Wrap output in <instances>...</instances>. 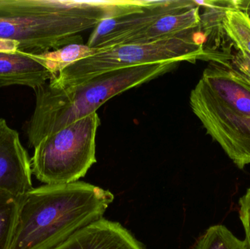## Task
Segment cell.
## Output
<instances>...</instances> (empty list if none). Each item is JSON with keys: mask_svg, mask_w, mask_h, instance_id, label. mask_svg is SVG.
<instances>
[{"mask_svg": "<svg viewBox=\"0 0 250 249\" xmlns=\"http://www.w3.org/2000/svg\"><path fill=\"white\" fill-rule=\"evenodd\" d=\"M149 1L0 0V38L38 55L83 42L81 33L104 20L141 11Z\"/></svg>", "mask_w": 250, "mask_h": 249, "instance_id": "1", "label": "cell"}, {"mask_svg": "<svg viewBox=\"0 0 250 249\" xmlns=\"http://www.w3.org/2000/svg\"><path fill=\"white\" fill-rule=\"evenodd\" d=\"M114 196L83 182L32 188L21 199L11 249H52L102 219Z\"/></svg>", "mask_w": 250, "mask_h": 249, "instance_id": "2", "label": "cell"}, {"mask_svg": "<svg viewBox=\"0 0 250 249\" xmlns=\"http://www.w3.org/2000/svg\"><path fill=\"white\" fill-rule=\"evenodd\" d=\"M179 63L170 61L120 69L64 89L51 87L48 82L36 88L35 111L26 127L29 146L35 148L46 136L96 113L114 96L172 71Z\"/></svg>", "mask_w": 250, "mask_h": 249, "instance_id": "3", "label": "cell"}, {"mask_svg": "<svg viewBox=\"0 0 250 249\" xmlns=\"http://www.w3.org/2000/svg\"><path fill=\"white\" fill-rule=\"evenodd\" d=\"M200 31L201 27L190 29L149 43L102 48L98 54L76 61L53 76L48 84L56 89H64L120 69L170 61L195 63L204 54V42L198 37Z\"/></svg>", "mask_w": 250, "mask_h": 249, "instance_id": "4", "label": "cell"}, {"mask_svg": "<svg viewBox=\"0 0 250 249\" xmlns=\"http://www.w3.org/2000/svg\"><path fill=\"white\" fill-rule=\"evenodd\" d=\"M101 118L86 115L35 146L31 157L32 174L48 185L77 182L97 162L96 136Z\"/></svg>", "mask_w": 250, "mask_h": 249, "instance_id": "5", "label": "cell"}, {"mask_svg": "<svg viewBox=\"0 0 250 249\" xmlns=\"http://www.w3.org/2000/svg\"><path fill=\"white\" fill-rule=\"evenodd\" d=\"M189 105L204 129L240 170L250 164V117L239 115L217 99L201 80Z\"/></svg>", "mask_w": 250, "mask_h": 249, "instance_id": "6", "label": "cell"}, {"mask_svg": "<svg viewBox=\"0 0 250 249\" xmlns=\"http://www.w3.org/2000/svg\"><path fill=\"white\" fill-rule=\"evenodd\" d=\"M198 5L191 0H162L152 1L141 11L101 22L91 34L86 45L92 48H111L133 34L152 24L166 15Z\"/></svg>", "mask_w": 250, "mask_h": 249, "instance_id": "7", "label": "cell"}, {"mask_svg": "<svg viewBox=\"0 0 250 249\" xmlns=\"http://www.w3.org/2000/svg\"><path fill=\"white\" fill-rule=\"evenodd\" d=\"M31 158L19 133L0 118V191L23 197L32 187Z\"/></svg>", "mask_w": 250, "mask_h": 249, "instance_id": "8", "label": "cell"}, {"mask_svg": "<svg viewBox=\"0 0 250 249\" xmlns=\"http://www.w3.org/2000/svg\"><path fill=\"white\" fill-rule=\"evenodd\" d=\"M200 80L223 105L250 117V80L229 66L210 62Z\"/></svg>", "mask_w": 250, "mask_h": 249, "instance_id": "9", "label": "cell"}, {"mask_svg": "<svg viewBox=\"0 0 250 249\" xmlns=\"http://www.w3.org/2000/svg\"><path fill=\"white\" fill-rule=\"evenodd\" d=\"M52 249H145L121 224L102 219L75 232Z\"/></svg>", "mask_w": 250, "mask_h": 249, "instance_id": "10", "label": "cell"}, {"mask_svg": "<svg viewBox=\"0 0 250 249\" xmlns=\"http://www.w3.org/2000/svg\"><path fill=\"white\" fill-rule=\"evenodd\" d=\"M52 77L42 64L27 54L0 52V88L25 86L35 89Z\"/></svg>", "mask_w": 250, "mask_h": 249, "instance_id": "11", "label": "cell"}, {"mask_svg": "<svg viewBox=\"0 0 250 249\" xmlns=\"http://www.w3.org/2000/svg\"><path fill=\"white\" fill-rule=\"evenodd\" d=\"M200 8L197 6L166 15L143 30L125 38L120 45L157 42L200 27Z\"/></svg>", "mask_w": 250, "mask_h": 249, "instance_id": "12", "label": "cell"}, {"mask_svg": "<svg viewBox=\"0 0 250 249\" xmlns=\"http://www.w3.org/2000/svg\"><path fill=\"white\" fill-rule=\"evenodd\" d=\"M102 50V48H92L84 44L75 43L44 54L29 56L42 64L52 76H55L70 64L92 57Z\"/></svg>", "mask_w": 250, "mask_h": 249, "instance_id": "13", "label": "cell"}, {"mask_svg": "<svg viewBox=\"0 0 250 249\" xmlns=\"http://www.w3.org/2000/svg\"><path fill=\"white\" fill-rule=\"evenodd\" d=\"M222 27L238 51L250 57V16L235 7L225 11Z\"/></svg>", "mask_w": 250, "mask_h": 249, "instance_id": "14", "label": "cell"}, {"mask_svg": "<svg viewBox=\"0 0 250 249\" xmlns=\"http://www.w3.org/2000/svg\"><path fill=\"white\" fill-rule=\"evenodd\" d=\"M21 198L0 191V249H11Z\"/></svg>", "mask_w": 250, "mask_h": 249, "instance_id": "15", "label": "cell"}, {"mask_svg": "<svg viewBox=\"0 0 250 249\" xmlns=\"http://www.w3.org/2000/svg\"><path fill=\"white\" fill-rule=\"evenodd\" d=\"M195 249H248L246 241H241L224 225L210 227L197 241Z\"/></svg>", "mask_w": 250, "mask_h": 249, "instance_id": "16", "label": "cell"}, {"mask_svg": "<svg viewBox=\"0 0 250 249\" xmlns=\"http://www.w3.org/2000/svg\"><path fill=\"white\" fill-rule=\"evenodd\" d=\"M239 216L246 235L245 241L248 244V249H250V187L245 195L239 199Z\"/></svg>", "mask_w": 250, "mask_h": 249, "instance_id": "17", "label": "cell"}, {"mask_svg": "<svg viewBox=\"0 0 250 249\" xmlns=\"http://www.w3.org/2000/svg\"><path fill=\"white\" fill-rule=\"evenodd\" d=\"M229 67L243 75L250 80V57L242 53L236 52L230 54L229 57Z\"/></svg>", "mask_w": 250, "mask_h": 249, "instance_id": "18", "label": "cell"}, {"mask_svg": "<svg viewBox=\"0 0 250 249\" xmlns=\"http://www.w3.org/2000/svg\"><path fill=\"white\" fill-rule=\"evenodd\" d=\"M19 43L16 41L0 38V52L16 53L19 51Z\"/></svg>", "mask_w": 250, "mask_h": 249, "instance_id": "19", "label": "cell"}]
</instances>
